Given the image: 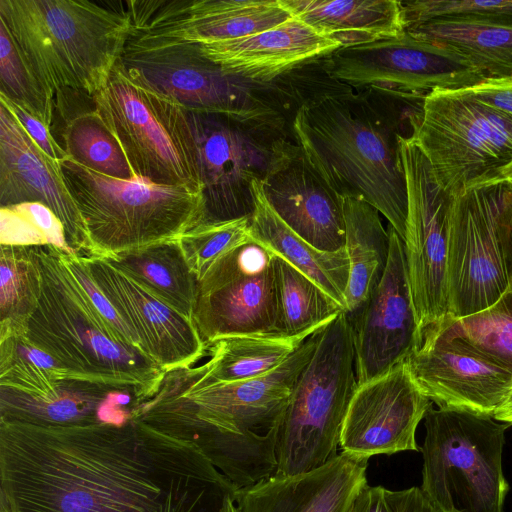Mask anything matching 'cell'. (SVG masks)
<instances>
[{
	"label": "cell",
	"mask_w": 512,
	"mask_h": 512,
	"mask_svg": "<svg viewBox=\"0 0 512 512\" xmlns=\"http://www.w3.org/2000/svg\"><path fill=\"white\" fill-rule=\"evenodd\" d=\"M237 491L194 444L138 419L0 421V512H221Z\"/></svg>",
	"instance_id": "obj_1"
},
{
	"label": "cell",
	"mask_w": 512,
	"mask_h": 512,
	"mask_svg": "<svg viewBox=\"0 0 512 512\" xmlns=\"http://www.w3.org/2000/svg\"><path fill=\"white\" fill-rule=\"evenodd\" d=\"M322 328L275 370L248 380L185 384L165 375L158 392L138 405L133 418L194 444L238 489L274 476L278 428L299 375L312 357Z\"/></svg>",
	"instance_id": "obj_2"
},
{
	"label": "cell",
	"mask_w": 512,
	"mask_h": 512,
	"mask_svg": "<svg viewBox=\"0 0 512 512\" xmlns=\"http://www.w3.org/2000/svg\"><path fill=\"white\" fill-rule=\"evenodd\" d=\"M302 98L291 131L307 160L341 198H361L404 240L407 187L399 117L378 89L355 94L344 83Z\"/></svg>",
	"instance_id": "obj_3"
},
{
	"label": "cell",
	"mask_w": 512,
	"mask_h": 512,
	"mask_svg": "<svg viewBox=\"0 0 512 512\" xmlns=\"http://www.w3.org/2000/svg\"><path fill=\"white\" fill-rule=\"evenodd\" d=\"M40 293L22 334L58 360L77 382L127 391L135 407L151 399L167 374L98 311L64 264L60 249L31 246Z\"/></svg>",
	"instance_id": "obj_4"
},
{
	"label": "cell",
	"mask_w": 512,
	"mask_h": 512,
	"mask_svg": "<svg viewBox=\"0 0 512 512\" xmlns=\"http://www.w3.org/2000/svg\"><path fill=\"white\" fill-rule=\"evenodd\" d=\"M5 23L34 75L54 99L70 89L93 97L132 33L127 8L87 0H0Z\"/></svg>",
	"instance_id": "obj_5"
},
{
	"label": "cell",
	"mask_w": 512,
	"mask_h": 512,
	"mask_svg": "<svg viewBox=\"0 0 512 512\" xmlns=\"http://www.w3.org/2000/svg\"><path fill=\"white\" fill-rule=\"evenodd\" d=\"M60 164L86 229L89 256L114 259L176 240L205 221L202 193L137 177H108L69 158Z\"/></svg>",
	"instance_id": "obj_6"
},
{
	"label": "cell",
	"mask_w": 512,
	"mask_h": 512,
	"mask_svg": "<svg viewBox=\"0 0 512 512\" xmlns=\"http://www.w3.org/2000/svg\"><path fill=\"white\" fill-rule=\"evenodd\" d=\"M135 81L172 97L187 111L286 125L291 92L280 80L253 82L230 74L197 44L132 31L120 59Z\"/></svg>",
	"instance_id": "obj_7"
},
{
	"label": "cell",
	"mask_w": 512,
	"mask_h": 512,
	"mask_svg": "<svg viewBox=\"0 0 512 512\" xmlns=\"http://www.w3.org/2000/svg\"><path fill=\"white\" fill-rule=\"evenodd\" d=\"M357 387L353 329L342 312L322 328L294 386L278 428L275 476L309 472L338 454Z\"/></svg>",
	"instance_id": "obj_8"
},
{
	"label": "cell",
	"mask_w": 512,
	"mask_h": 512,
	"mask_svg": "<svg viewBox=\"0 0 512 512\" xmlns=\"http://www.w3.org/2000/svg\"><path fill=\"white\" fill-rule=\"evenodd\" d=\"M92 99L135 177L202 193L197 143L180 103L132 79L120 61Z\"/></svg>",
	"instance_id": "obj_9"
},
{
	"label": "cell",
	"mask_w": 512,
	"mask_h": 512,
	"mask_svg": "<svg viewBox=\"0 0 512 512\" xmlns=\"http://www.w3.org/2000/svg\"><path fill=\"white\" fill-rule=\"evenodd\" d=\"M424 424L420 490L428 501L440 512H503L509 486L502 453L510 425L432 406Z\"/></svg>",
	"instance_id": "obj_10"
},
{
	"label": "cell",
	"mask_w": 512,
	"mask_h": 512,
	"mask_svg": "<svg viewBox=\"0 0 512 512\" xmlns=\"http://www.w3.org/2000/svg\"><path fill=\"white\" fill-rule=\"evenodd\" d=\"M409 126L437 182L453 196L512 169V117L463 90L427 93Z\"/></svg>",
	"instance_id": "obj_11"
},
{
	"label": "cell",
	"mask_w": 512,
	"mask_h": 512,
	"mask_svg": "<svg viewBox=\"0 0 512 512\" xmlns=\"http://www.w3.org/2000/svg\"><path fill=\"white\" fill-rule=\"evenodd\" d=\"M199 154L205 221L250 218L263 182L291 142L286 125L189 112Z\"/></svg>",
	"instance_id": "obj_12"
},
{
	"label": "cell",
	"mask_w": 512,
	"mask_h": 512,
	"mask_svg": "<svg viewBox=\"0 0 512 512\" xmlns=\"http://www.w3.org/2000/svg\"><path fill=\"white\" fill-rule=\"evenodd\" d=\"M511 215L512 185L505 181L454 197L447 261L451 317L484 310L508 289L506 239Z\"/></svg>",
	"instance_id": "obj_13"
},
{
	"label": "cell",
	"mask_w": 512,
	"mask_h": 512,
	"mask_svg": "<svg viewBox=\"0 0 512 512\" xmlns=\"http://www.w3.org/2000/svg\"><path fill=\"white\" fill-rule=\"evenodd\" d=\"M331 78L352 86L425 96L473 87L487 77L459 52L404 32L368 44L340 47L321 57Z\"/></svg>",
	"instance_id": "obj_14"
},
{
	"label": "cell",
	"mask_w": 512,
	"mask_h": 512,
	"mask_svg": "<svg viewBox=\"0 0 512 512\" xmlns=\"http://www.w3.org/2000/svg\"><path fill=\"white\" fill-rule=\"evenodd\" d=\"M407 187L404 237L409 282L421 333L449 315L447 261L453 195L437 182L431 166L411 139L400 136Z\"/></svg>",
	"instance_id": "obj_15"
},
{
	"label": "cell",
	"mask_w": 512,
	"mask_h": 512,
	"mask_svg": "<svg viewBox=\"0 0 512 512\" xmlns=\"http://www.w3.org/2000/svg\"><path fill=\"white\" fill-rule=\"evenodd\" d=\"M275 254L251 236L218 258L198 281L194 321L204 343L275 331Z\"/></svg>",
	"instance_id": "obj_16"
},
{
	"label": "cell",
	"mask_w": 512,
	"mask_h": 512,
	"mask_svg": "<svg viewBox=\"0 0 512 512\" xmlns=\"http://www.w3.org/2000/svg\"><path fill=\"white\" fill-rule=\"evenodd\" d=\"M422 393L440 409L494 416L512 388V374L443 324L426 328L406 360Z\"/></svg>",
	"instance_id": "obj_17"
},
{
	"label": "cell",
	"mask_w": 512,
	"mask_h": 512,
	"mask_svg": "<svg viewBox=\"0 0 512 512\" xmlns=\"http://www.w3.org/2000/svg\"><path fill=\"white\" fill-rule=\"evenodd\" d=\"M384 275L352 320L358 385L404 363L420 342L405 245L393 227Z\"/></svg>",
	"instance_id": "obj_18"
},
{
	"label": "cell",
	"mask_w": 512,
	"mask_h": 512,
	"mask_svg": "<svg viewBox=\"0 0 512 512\" xmlns=\"http://www.w3.org/2000/svg\"><path fill=\"white\" fill-rule=\"evenodd\" d=\"M89 270L151 361L166 373L192 367L207 352L195 322L157 297L112 259L83 256Z\"/></svg>",
	"instance_id": "obj_19"
},
{
	"label": "cell",
	"mask_w": 512,
	"mask_h": 512,
	"mask_svg": "<svg viewBox=\"0 0 512 512\" xmlns=\"http://www.w3.org/2000/svg\"><path fill=\"white\" fill-rule=\"evenodd\" d=\"M431 406L405 361L358 385L343 422L339 446L342 451L366 459L420 451L416 430Z\"/></svg>",
	"instance_id": "obj_20"
},
{
	"label": "cell",
	"mask_w": 512,
	"mask_h": 512,
	"mask_svg": "<svg viewBox=\"0 0 512 512\" xmlns=\"http://www.w3.org/2000/svg\"><path fill=\"white\" fill-rule=\"evenodd\" d=\"M132 31L193 44L249 36L289 20L280 0H129Z\"/></svg>",
	"instance_id": "obj_21"
},
{
	"label": "cell",
	"mask_w": 512,
	"mask_h": 512,
	"mask_svg": "<svg viewBox=\"0 0 512 512\" xmlns=\"http://www.w3.org/2000/svg\"><path fill=\"white\" fill-rule=\"evenodd\" d=\"M39 202L64 225L73 252L90 255L86 229L60 162L50 158L0 103V204Z\"/></svg>",
	"instance_id": "obj_22"
},
{
	"label": "cell",
	"mask_w": 512,
	"mask_h": 512,
	"mask_svg": "<svg viewBox=\"0 0 512 512\" xmlns=\"http://www.w3.org/2000/svg\"><path fill=\"white\" fill-rule=\"evenodd\" d=\"M273 211L296 234L321 251L345 249L342 198L291 144L261 183Z\"/></svg>",
	"instance_id": "obj_23"
},
{
	"label": "cell",
	"mask_w": 512,
	"mask_h": 512,
	"mask_svg": "<svg viewBox=\"0 0 512 512\" xmlns=\"http://www.w3.org/2000/svg\"><path fill=\"white\" fill-rule=\"evenodd\" d=\"M368 459L341 451L324 465L291 476H271L238 489L239 512H345L367 483Z\"/></svg>",
	"instance_id": "obj_24"
},
{
	"label": "cell",
	"mask_w": 512,
	"mask_h": 512,
	"mask_svg": "<svg viewBox=\"0 0 512 512\" xmlns=\"http://www.w3.org/2000/svg\"><path fill=\"white\" fill-rule=\"evenodd\" d=\"M197 45L226 72L258 83H272L341 47L294 16L249 36Z\"/></svg>",
	"instance_id": "obj_25"
},
{
	"label": "cell",
	"mask_w": 512,
	"mask_h": 512,
	"mask_svg": "<svg viewBox=\"0 0 512 512\" xmlns=\"http://www.w3.org/2000/svg\"><path fill=\"white\" fill-rule=\"evenodd\" d=\"M290 14L341 47L401 36L400 1L396 0H280Z\"/></svg>",
	"instance_id": "obj_26"
},
{
	"label": "cell",
	"mask_w": 512,
	"mask_h": 512,
	"mask_svg": "<svg viewBox=\"0 0 512 512\" xmlns=\"http://www.w3.org/2000/svg\"><path fill=\"white\" fill-rule=\"evenodd\" d=\"M255 210L249 234L275 255L317 283L346 311L345 292L349 279L346 250L321 251L288 227L267 202L261 182L254 184Z\"/></svg>",
	"instance_id": "obj_27"
},
{
	"label": "cell",
	"mask_w": 512,
	"mask_h": 512,
	"mask_svg": "<svg viewBox=\"0 0 512 512\" xmlns=\"http://www.w3.org/2000/svg\"><path fill=\"white\" fill-rule=\"evenodd\" d=\"M342 207L349 260L345 313L352 321L384 275L390 254V232L384 228L379 211L363 199L344 197Z\"/></svg>",
	"instance_id": "obj_28"
},
{
	"label": "cell",
	"mask_w": 512,
	"mask_h": 512,
	"mask_svg": "<svg viewBox=\"0 0 512 512\" xmlns=\"http://www.w3.org/2000/svg\"><path fill=\"white\" fill-rule=\"evenodd\" d=\"M84 94V93H83ZM81 92L64 89L57 92L55 111L63 120L62 148L68 158L99 174L121 179L135 178L127 158L112 132L108 129L92 99L79 105Z\"/></svg>",
	"instance_id": "obj_29"
},
{
	"label": "cell",
	"mask_w": 512,
	"mask_h": 512,
	"mask_svg": "<svg viewBox=\"0 0 512 512\" xmlns=\"http://www.w3.org/2000/svg\"><path fill=\"white\" fill-rule=\"evenodd\" d=\"M311 335H238L208 346L210 359L202 366L185 368L199 384H221L265 375L280 366Z\"/></svg>",
	"instance_id": "obj_30"
},
{
	"label": "cell",
	"mask_w": 512,
	"mask_h": 512,
	"mask_svg": "<svg viewBox=\"0 0 512 512\" xmlns=\"http://www.w3.org/2000/svg\"><path fill=\"white\" fill-rule=\"evenodd\" d=\"M405 32L459 52L487 78L512 76V25L443 17L412 25Z\"/></svg>",
	"instance_id": "obj_31"
},
{
	"label": "cell",
	"mask_w": 512,
	"mask_h": 512,
	"mask_svg": "<svg viewBox=\"0 0 512 512\" xmlns=\"http://www.w3.org/2000/svg\"><path fill=\"white\" fill-rule=\"evenodd\" d=\"M147 289L190 321L198 299V280L178 239L153 244L112 259Z\"/></svg>",
	"instance_id": "obj_32"
},
{
	"label": "cell",
	"mask_w": 512,
	"mask_h": 512,
	"mask_svg": "<svg viewBox=\"0 0 512 512\" xmlns=\"http://www.w3.org/2000/svg\"><path fill=\"white\" fill-rule=\"evenodd\" d=\"M277 320L274 335H312L343 308L317 283L275 255Z\"/></svg>",
	"instance_id": "obj_33"
},
{
	"label": "cell",
	"mask_w": 512,
	"mask_h": 512,
	"mask_svg": "<svg viewBox=\"0 0 512 512\" xmlns=\"http://www.w3.org/2000/svg\"><path fill=\"white\" fill-rule=\"evenodd\" d=\"M0 334L22 333L36 307L40 272L31 246L1 245Z\"/></svg>",
	"instance_id": "obj_34"
},
{
	"label": "cell",
	"mask_w": 512,
	"mask_h": 512,
	"mask_svg": "<svg viewBox=\"0 0 512 512\" xmlns=\"http://www.w3.org/2000/svg\"><path fill=\"white\" fill-rule=\"evenodd\" d=\"M441 324L512 374V283L488 308Z\"/></svg>",
	"instance_id": "obj_35"
},
{
	"label": "cell",
	"mask_w": 512,
	"mask_h": 512,
	"mask_svg": "<svg viewBox=\"0 0 512 512\" xmlns=\"http://www.w3.org/2000/svg\"><path fill=\"white\" fill-rule=\"evenodd\" d=\"M0 94L51 128L55 112L54 99L42 87L1 20Z\"/></svg>",
	"instance_id": "obj_36"
},
{
	"label": "cell",
	"mask_w": 512,
	"mask_h": 512,
	"mask_svg": "<svg viewBox=\"0 0 512 512\" xmlns=\"http://www.w3.org/2000/svg\"><path fill=\"white\" fill-rule=\"evenodd\" d=\"M0 244L6 246L50 245L68 253L63 223L46 205L24 202L0 209Z\"/></svg>",
	"instance_id": "obj_37"
},
{
	"label": "cell",
	"mask_w": 512,
	"mask_h": 512,
	"mask_svg": "<svg viewBox=\"0 0 512 512\" xmlns=\"http://www.w3.org/2000/svg\"><path fill=\"white\" fill-rule=\"evenodd\" d=\"M250 218L203 222L178 238L185 260L198 281L218 258L250 237Z\"/></svg>",
	"instance_id": "obj_38"
},
{
	"label": "cell",
	"mask_w": 512,
	"mask_h": 512,
	"mask_svg": "<svg viewBox=\"0 0 512 512\" xmlns=\"http://www.w3.org/2000/svg\"><path fill=\"white\" fill-rule=\"evenodd\" d=\"M400 3L404 29L443 17L512 25V0H415Z\"/></svg>",
	"instance_id": "obj_39"
},
{
	"label": "cell",
	"mask_w": 512,
	"mask_h": 512,
	"mask_svg": "<svg viewBox=\"0 0 512 512\" xmlns=\"http://www.w3.org/2000/svg\"><path fill=\"white\" fill-rule=\"evenodd\" d=\"M60 254L66 267L69 269L78 283L82 286L87 296L90 298L91 302L98 309L101 315L124 338H126L131 344H133L146 355L137 337L121 319L111 302L107 299V297L95 282L84 257L77 253H68L62 250H60Z\"/></svg>",
	"instance_id": "obj_40"
},
{
	"label": "cell",
	"mask_w": 512,
	"mask_h": 512,
	"mask_svg": "<svg viewBox=\"0 0 512 512\" xmlns=\"http://www.w3.org/2000/svg\"><path fill=\"white\" fill-rule=\"evenodd\" d=\"M0 103L4 104L16 117L27 134L50 158L57 162H61L68 158L65 150L52 133L51 128L47 127L42 121L1 94Z\"/></svg>",
	"instance_id": "obj_41"
},
{
	"label": "cell",
	"mask_w": 512,
	"mask_h": 512,
	"mask_svg": "<svg viewBox=\"0 0 512 512\" xmlns=\"http://www.w3.org/2000/svg\"><path fill=\"white\" fill-rule=\"evenodd\" d=\"M463 91L484 105L512 117V76L486 78Z\"/></svg>",
	"instance_id": "obj_42"
},
{
	"label": "cell",
	"mask_w": 512,
	"mask_h": 512,
	"mask_svg": "<svg viewBox=\"0 0 512 512\" xmlns=\"http://www.w3.org/2000/svg\"><path fill=\"white\" fill-rule=\"evenodd\" d=\"M392 512H440L424 496L420 487L386 491Z\"/></svg>",
	"instance_id": "obj_43"
},
{
	"label": "cell",
	"mask_w": 512,
	"mask_h": 512,
	"mask_svg": "<svg viewBox=\"0 0 512 512\" xmlns=\"http://www.w3.org/2000/svg\"><path fill=\"white\" fill-rule=\"evenodd\" d=\"M386 491L383 486L364 484L353 496L345 512H392Z\"/></svg>",
	"instance_id": "obj_44"
},
{
	"label": "cell",
	"mask_w": 512,
	"mask_h": 512,
	"mask_svg": "<svg viewBox=\"0 0 512 512\" xmlns=\"http://www.w3.org/2000/svg\"><path fill=\"white\" fill-rule=\"evenodd\" d=\"M493 418L497 421L512 425V388L504 402L495 412Z\"/></svg>",
	"instance_id": "obj_45"
},
{
	"label": "cell",
	"mask_w": 512,
	"mask_h": 512,
	"mask_svg": "<svg viewBox=\"0 0 512 512\" xmlns=\"http://www.w3.org/2000/svg\"><path fill=\"white\" fill-rule=\"evenodd\" d=\"M506 263L509 275V282L512 283V215L508 227L506 239Z\"/></svg>",
	"instance_id": "obj_46"
},
{
	"label": "cell",
	"mask_w": 512,
	"mask_h": 512,
	"mask_svg": "<svg viewBox=\"0 0 512 512\" xmlns=\"http://www.w3.org/2000/svg\"><path fill=\"white\" fill-rule=\"evenodd\" d=\"M221 512H239L235 503V499H228L224 507L222 508Z\"/></svg>",
	"instance_id": "obj_47"
},
{
	"label": "cell",
	"mask_w": 512,
	"mask_h": 512,
	"mask_svg": "<svg viewBox=\"0 0 512 512\" xmlns=\"http://www.w3.org/2000/svg\"><path fill=\"white\" fill-rule=\"evenodd\" d=\"M501 181H505V182H508L509 184L512 185V169L509 170L507 173L503 174L502 176H500L495 182L493 183H496V182H501Z\"/></svg>",
	"instance_id": "obj_48"
}]
</instances>
